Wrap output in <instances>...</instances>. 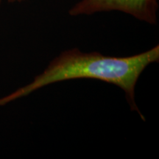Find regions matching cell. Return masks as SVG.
<instances>
[{"label": "cell", "mask_w": 159, "mask_h": 159, "mask_svg": "<svg viewBox=\"0 0 159 159\" xmlns=\"http://www.w3.org/2000/svg\"><path fill=\"white\" fill-rule=\"evenodd\" d=\"M2 0H0V5H1V4H2Z\"/></svg>", "instance_id": "obj_4"}, {"label": "cell", "mask_w": 159, "mask_h": 159, "mask_svg": "<svg viewBox=\"0 0 159 159\" xmlns=\"http://www.w3.org/2000/svg\"><path fill=\"white\" fill-rule=\"evenodd\" d=\"M158 0H80L71 7V16L93 15L100 12L120 11L150 25L157 24Z\"/></svg>", "instance_id": "obj_2"}, {"label": "cell", "mask_w": 159, "mask_h": 159, "mask_svg": "<svg viewBox=\"0 0 159 159\" xmlns=\"http://www.w3.org/2000/svg\"><path fill=\"white\" fill-rule=\"evenodd\" d=\"M10 3H15V2H21L25 1V0H7Z\"/></svg>", "instance_id": "obj_3"}, {"label": "cell", "mask_w": 159, "mask_h": 159, "mask_svg": "<svg viewBox=\"0 0 159 159\" xmlns=\"http://www.w3.org/2000/svg\"><path fill=\"white\" fill-rule=\"evenodd\" d=\"M158 61L159 45L127 57L109 56L97 52H83L77 48L65 50L55 57L30 83L0 99V106L53 83L75 79H93L122 89L131 110L138 112L145 121L135 101V88L143 71Z\"/></svg>", "instance_id": "obj_1"}]
</instances>
